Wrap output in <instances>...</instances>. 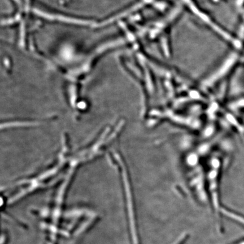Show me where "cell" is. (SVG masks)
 <instances>
[{
  "label": "cell",
  "mask_w": 244,
  "mask_h": 244,
  "mask_svg": "<svg viewBox=\"0 0 244 244\" xmlns=\"http://www.w3.org/2000/svg\"><path fill=\"white\" fill-rule=\"evenodd\" d=\"M70 140L68 134L63 133L57 154L49 165L37 173L22 177L4 186L5 189H13L7 202L12 204L35 192L57 186L70 171L75 170L71 166L73 150Z\"/></svg>",
  "instance_id": "6da1fadb"
},
{
  "label": "cell",
  "mask_w": 244,
  "mask_h": 244,
  "mask_svg": "<svg viewBox=\"0 0 244 244\" xmlns=\"http://www.w3.org/2000/svg\"><path fill=\"white\" fill-rule=\"evenodd\" d=\"M123 127V121L106 126L87 145L73 150L72 159L75 164L81 168L101 157L116 139Z\"/></svg>",
  "instance_id": "7a4b0ae2"
},
{
  "label": "cell",
  "mask_w": 244,
  "mask_h": 244,
  "mask_svg": "<svg viewBox=\"0 0 244 244\" xmlns=\"http://www.w3.org/2000/svg\"><path fill=\"white\" fill-rule=\"evenodd\" d=\"M56 117L55 115H50L41 118H9L1 122V130L6 131L39 127L47 122L52 121Z\"/></svg>",
  "instance_id": "3957f363"
},
{
  "label": "cell",
  "mask_w": 244,
  "mask_h": 244,
  "mask_svg": "<svg viewBox=\"0 0 244 244\" xmlns=\"http://www.w3.org/2000/svg\"><path fill=\"white\" fill-rule=\"evenodd\" d=\"M235 108L244 115V97L239 99L237 102H235Z\"/></svg>",
  "instance_id": "277c9868"
}]
</instances>
